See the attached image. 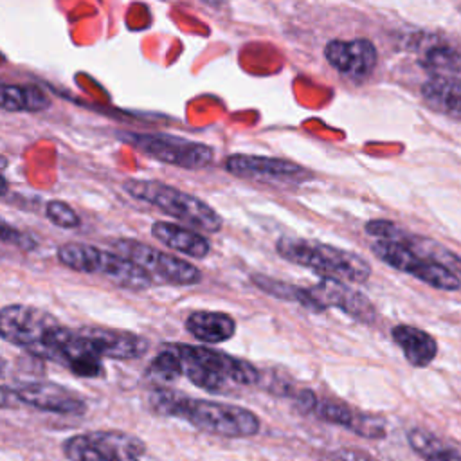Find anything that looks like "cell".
Instances as JSON below:
<instances>
[{
  "instance_id": "1",
  "label": "cell",
  "mask_w": 461,
  "mask_h": 461,
  "mask_svg": "<svg viewBox=\"0 0 461 461\" xmlns=\"http://www.w3.org/2000/svg\"><path fill=\"white\" fill-rule=\"evenodd\" d=\"M148 403L155 414L189 421L194 429L220 438H250L261 429L259 418L250 409L191 398L164 387H157Z\"/></svg>"
},
{
  "instance_id": "2",
  "label": "cell",
  "mask_w": 461,
  "mask_h": 461,
  "mask_svg": "<svg viewBox=\"0 0 461 461\" xmlns=\"http://www.w3.org/2000/svg\"><path fill=\"white\" fill-rule=\"evenodd\" d=\"M276 249L286 261L312 268L322 277L366 283L371 276V267L362 256L321 241L283 236L277 240Z\"/></svg>"
},
{
  "instance_id": "3",
  "label": "cell",
  "mask_w": 461,
  "mask_h": 461,
  "mask_svg": "<svg viewBox=\"0 0 461 461\" xmlns=\"http://www.w3.org/2000/svg\"><path fill=\"white\" fill-rule=\"evenodd\" d=\"M122 189L130 196L142 200L153 207H158L166 214L185 223L189 229L218 232L223 225L221 216L203 200L189 193H184L176 187H171L164 182L128 178L124 180Z\"/></svg>"
},
{
  "instance_id": "4",
  "label": "cell",
  "mask_w": 461,
  "mask_h": 461,
  "mask_svg": "<svg viewBox=\"0 0 461 461\" xmlns=\"http://www.w3.org/2000/svg\"><path fill=\"white\" fill-rule=\"evenodd\" d=\"M56 256L61 265L72 270L85 274H101L124 288L144 290L153 283V279L128 258L92 245L65 243L58 247Z\"/></svg>"
},
{
  "instance_id": "5",
  "label": "cell",
  "mask_w": 461,
  "mask_h": 461,
  "mask_svg": "<svg viewBox=\"0 0 461 461\" xmlns=\"http://www.w3.org/2000/svg\"><path fill=\"white\" fill-rule=\"evenodd\" d=\"M113 249L117 254L139 265L153 281L169 285H196L202 281V272L193 263L137 240H115Z\"/></svg>"
},
{
  "instance_id": "6",
  "label": "cell",
  "mask_w": 461,
  "mask_h": 461,
  "mask_svg": "<svg viewBox=\"0 0 461 461\" xmlns=\"http://www.w3.org/2000/svg\"><path fill=\"white\" fill-rule=\"evenodd\" d=\"M371 252L389 267L402 270L405 274H411L412 277L423 281L432 288L447 290V292H454L461 288L459 276H456L452 270H448L447 267L432 259L418 256L403 243L375 240L371 245Z\"/></svg>"
},
{
  "instance_id": "7",
  "label": "cell",
  "mask_w": 461,
  "mask_h": 461,
  "mask_svg": "<svg viewBox=\"0 0 461 461\" xmlns=\"http://www.w3.org/2000/svg\"><path fill=\"white\" fill-rule=\"evenodd\" d=\"M58 321L49 312L27 304H7L0 310V335L4 340L38 355L49 330Z\"/></svg>"
},
{
  "instance_id": "8",
  "label": "cell",
  "mask_w": 461,
  "mask_h": 461,
  "mask_svg": "<svg viewBox=\"0 0 461 461\" xmlns=\"http://www.w3.org/2000/svg\"><path fill=\"white\" fill-rule=\"evenodd\" d=\"M146 155L187 169H198L212 160V148L202 142L166 133H131L128 137Z\"/></svg>"
},
{
  "instance_id": "9",
  "label": "cell",
  "mask_w": 461,
  "mask_h": 461,
  "mask_svg": "<svg viewBox=\"0 0 461 461\" xmlns=\"http://www.w3.org/2000/svg\"><path fill=\"white\" fill-rule=\"evenodd\" d=\"M306 290L310 297V308L313 310H324L333 306L366 324H371L376 319V310L371 301L362 292L348 286L344 281L322 277L317 285Z\"/></svg>"
},
{
  "instance_id": "10",
  "label": "cell",
  "mask_w": 461,
  "mask_h": 461,
  "mask_svg": "<svg viewBox=\"0 0 461 461\" xmlns=\"http://www.w3.org/2000/svg\"><path fill=\"white\" fill-rule=\"evenodd\" d=\"M310 414L321 421L344 427V429L351 430L353 434L367 438V439H382L387 434V425L382 416L358 411V409L351 407L349 403L335 400V398H319L317 396Z\"/></svg>"
},
{
  "instance_id": "11",
  "label": "cell",
  "mask_w": 461,
  "mask_h": 461,
  "mask_svg": "<svg viewBox=\"0 0 461 461\" xmlns=\"http://www.w3.org/2000/svg\"><path fill=\"white\" fill-rule=\"evenodd\" d=\"M225 169L243 178H258L285 184H301L312 178V173L295 162L259 155H230L225 160Z\"/></svg>"
},
{
  "instance_id": "12",
  "label": "cell",
  "mask_w": 461,
  "mask_h": 461,
  "mask_svg": "<svg viewBox=\"0 0 461 461\" xmlns=\"http://www.w3.org/2000/svg\"><path fill=\"white\" fill-rule=\"evenodd\" d=\"M180 358L191 360L198 366H203L229 382L240 384V385H254L259 384V371L247 360H241L238 357H232L225 351L212 349L207 346H189V344H173L169 346Z\"/></svg>"
},
{
  "instance_id": "13",
  "label": "cell",
  "mask_w": 461,
  "mask_h": 461,
  "mask_svg": "<svg viewBox=\"0 0 461 461\" xmlns=\"http://www.w3.org/2000/svg\"><path fill=\"white\" fill-rule=\"evenodd\" d=\"M18 402L56 414H83L86 402L74 391L54 382H27L13 389Z\"/></svg>"
},
{
  "instance_id": "14",
  "label": "cell",
  "mask_w": 461,
  "mask_h": 461,
  "mask_svg": "<svg viewBox=\"0 0 461 461\" xmlns=\"http://www.w3.org/2000/svg\"><path fill=\"white\" fill-rule=\"evenodd\" d=\"M324 58L339 72L351 77H366L378 61L376 47L366 40H331L324 47Z\"/></svg>"
},
{
  "instance_id": "15",
  "label": "cell",
  "mask_w": 461,
  "mask_h": 461,
  "mask_svg": "<svg viewBox=\"0 0 461 461\" xmlns=\"http://www.w3.org/2000/svg\"><path fill=\"white\" fill-rule=\"evenodd\" d=\"M85 337L92 342L101 357L117 358V360H133L142 357L148 351V342L130 331L88 326L81 328Z\"/></svg>"
},
{
  "instance_id": "16",
  "label": "cell",
  "mask_w": 461,
  "mask_h": 461,
  "mask_svg": "<svg viewBox=\"0 0 461 461\" xmlns=\"http://www.w3.org/2000/svg\"><path fill=\"white\" fill-rule=\"evenodd\" d=\"M99 461H140L146 445L140 438L122 430H90L86 432Z\"/></svg>"
},
{
  "instance_id": "17",
  "label": "cell",
  "mask_w": 461,
  "mask_h": 461,
  "mask_svg": "<svg viewBox=\"0 0 461 461\" xmlns=\"http://www.w3.org/2000/svg\"><path fill=\"white\" fill-rule=\"evenodd\" d=\"M391 337L400 346L405 360L414 367H427L438 355L436 339L421 328L398 324L391 330Z\"/></svg>"
},
{
  "instance_id": "18",
  "label": "cell",
  "mask_w": 461,
  "mask_h": 461,
  "mask_svg": "<svg viewBox=\"0 0 461 461\" xmlns=\"http://www.w3.org/2000/svg\"><path fill=\"white\" fill-rule=\"evenodd\" d=\"M151 236L166 247L182 252L189 258L202 259L211 252V245L205 236L189 227H180L171 221H155L151 225Z\"/></svg>"
},
{
  "instance_id": "19",
  "label": "cell",
  "mask_w": 461,
  "mask_h": 461,
  "mask_svg": "<svg viewBox=\"0 0 461 461\" xmlns=\"http://www.w3.org/2000/svg\"><path fill=\"white\" fill-rule=\"evenodd\" d=\"M420 92L430 110L461 121V77H430Z\"/></svg>"
},
{
  "instance_id": "20",
  "label": "cell",
  "mask_w": 461,
  "mask_h": 461,
  "mask_svg": "<svg viewBox=\"0 0 461 461\" xmlns=\"http://www.w3.org/2000/svg\"><path fill=\"white\" fill-rule=\"evenodd\" d=\"M187 331L203 344H220L229 340L236 331V321L223 312H193L185 319Z\"/></svg>"
},
{
  "instance_id": "21",
  "label": "cell",
  "mask_w": 461,
  "mask_h": 461,
  "mask_svg": "<svg viewBox=\"0 0 461 461\" xmlns=\"http://www.w3.org/2000/svg\"><path fill=\"white\" fill-rule=\"evenodd\" d=\"M421 67L432 77H461V52L445 41H432L423 49Z\"/></svg>"
},
{
  "instance_id": "22",
  "label": "cell",
  "mask_w": 461,
  "mask_h": 461,
  "mask_svg": "<svg viewBox=\"0 0 461 461\" xmlns=\"http://www.w3.org/2000/svg\"><path fill=\"white\" fill-rule=\"evenodd\" d=\"M50 104L47 94L32 85H4L0 106L5 112H41Z\"/></svg>"
},
{
  "instance_id": "23",
  "label": "cell",
  "mask_w": 461,
  "mask_h": 461,
  "mask_svg": "<svg viewBox=\"0 0 461 461\" xmlns=\"http://www.w3.org/2000/svg\"><path fill=\"white\" fill-rule=\"evenodd\" d=\"M407 443L423 461H461V454L454 447L425 429H411L407 432Z\"/></svg>"
},
{
  "instance_id": "24",
  "label": "cell",
  "mask_w": 461,
  "mask_h": 461,
  "mask_svg": "<svg viewBox=\"0 0 461 461\" xmlns=\"http://www.w3.org/2000/svg\"><path fill=\"white\" fill-rule=\"evenodd\" d=\"M184 375V367H182V360L180 357L173 351V349H164L162 353H158L151 364L148 366L146 369V376L158 384V385H164V384H171L175 382L176 378H180Z\"/></svg>"
},
{
  "instance_id": "25",
  "label": "cell",
  "mask_w": 461,
  "mask_h": 461,
  "mask_svg": "<svg viewBox=\"0 0 461 461\" xmlns=\"http://www.w3.org/2000/svg\"><path fill=\"white\" fill-rule=\"evenodd\" d=\"M182 360V367H184V375L196 385V387H202L209 393H223L227 389V378H223L221 375L203 367V366H198L191 360Z\"/></svg>"
},
{
  "instance_id": "26",
  "label": "cell",
  "mask_w": 461,
  "mask_h": 461,
  "mask_svg": "<svg viewBox=\"0 0 461 461\" xmlns=\"http://www.w3.org/2000/svg\"><path fill=\"white\" fill-rule=\"evenodd\" d=\"M252 283L274 295V297H279V299H290V301H297L304 306H310V297H308V290L306 288H299V286H292V285H286V283H281V281H276V279H270V277H265V276H252L250 277Z\"/></svg>"
},
{
  "instance_id": "27",
  "label": "cell",
  "mask_w": 461,
  "mask_h": 461,
  "mask_svg": "<svg viewBox=\"0 0 461 461\" xmlns=\"http://www.w3.org/2000/svg\"><path fill=\"white\" fill-rule=\"evenodd\" d=\"M45 212H47V218L61 227V229H74L79 225V216L76 214V211L67 205L65 202H59V200H50L47 205H45Z\"/></svg>"
},
{
  "instance_id": "28",
  "label": "cell",
  "mask_w": 461,
  "mask_h": 461,
  "mask_svg": "<svg viewBox=\"0 0 461 461\" xmlns=\"http://www.w3.org/2000/svg\"><path fill=\"white\" fill-rule=\"evenodd\" d=\"M330 461H376L371 454L366 450L355 448V447H342L333 452H330Z\"/></svg>"
}]
</instances>
